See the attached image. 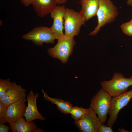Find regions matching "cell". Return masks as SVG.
Returning a JSON list of instances; mask_svg holds the SVG:
<instances>
[{
    "instance_id": "1",
    "label": "cell",
    "mask_w": 132,
    "mask_h": 132,
    "mask_svg": "<svg viewBox=\"0 0 132 132\" xmlns=\"http://www.w3.org/2000/svg\"><path fill=\"white\" fill-rule=\"evenodd\" d=\"M117 7L111 0H99V5L96 15L98 24L94 29L88 35H96L101 28L107 24L114 22L118 14Z\"/></svg>"
},
{
    "instance_id": "2",
    "label": "cell",
    "mask_w": 132,
    "mask_h": 132,
    "mask_svg": "<svg viewBox=\"0 0 132 132\" xmlns=\"http://www.w3.org/2000/svg\"><path fill=\"white\" fill-rule=\"evenodd\" d=\"M100 85L101 88L112 97H114L126 92L132 85V76L126 78L121 73L115 72L111 80L101 82Z\"/></svg>"
},
{
    "instance_id": "3",
    "label": "cell",
    "mask_w": 132,
    "mask_h": 132,
    "mask_svg": "<svg viewBox=\"0 0 132 132\" xmlns=\"http://www.w3.org/2000/svg\"><path fill=\"white\" fill-rule=\"evenodd\" d=\"M76 44L74 37L64 35L58 39L57 43L54 47L48 49L47 52L52 58H57L62 63L65 64L72 54Z\"/></svg>"
},
{
    "instance_id": "4",
    "label": "cell",
    "mask_w": 132,
    "mask_h": 132,
    "mask_svg": "<svg viewBox=\"0 0 132 132\" xmlns=\"http://www.w3.org/2000/svg\"><path fill=\"white\" fill-rule=\"evenodd\" d=\"M112 97L102 88L100 89L91 100L90 107L94 110L104 124L109 113Z\"/></svg>"
},
{
    "instance_id": "5",
    "label": "cell",
    "mask_w": 132,
    "mask_h": 132,
    "mask_svg": "<svg viewBox=\"0 0 132 132\" xmlns=\"http://www.w3.org/2000/svg\"><path fill=\"white\" fill-rule=\"evenodd\" d=\"M63 19L64 35L70 37L78 35L81 27L86 22L79 12L68 8H66Z\"/></svg>"
},
{
    "instance_id": "6",
    "label": "cell",
    "mask_w": 132,
    "mask_h": 132,
    "mask_svg": "<svg viewBox=\"0 0 132 132\" xmlns=\"http://www.w3.org/2000/svg\"><path fill=\"white\" fill-rule=\"evenodd\" d=\"M22 37L24 39L32 41L37 46H42L43 43L53 44L55 39L50 28L39 26L33 28Z\"/></svg>"
},
{
    "instance_id": "7",
    "label": "cell",
    "mask_w": 132,
    "mask_h": 132,
    "mask_svg": "<svg viewBox=\"0 0 132 132\" xmlns=\"http://www.w3.org/2000/svg\"><path fill=\"white\" fill-rule=\"evenodd\" d=\"M75 124L79 131L82 132H98L101 123L94 110L91 107L80 119L75 121Z\"/></svg>"
},
{
    "instance_id": "8",
    "label": "cell",
    "mask_w": 132,
    "mask_h": 132,
    "mask_svg": "<svg viewBox=\"0 0 132 132\" xmlns=\"http://www.w3.org/2000/svg\"><path fill=\"white\" fill-rule=\"evenodd\" d=\"M132 98V89L130 91L111 98L109 113V117L106 125L112 126L116 122L121 110L126 106Z\"/></svg>"
},
{
    "instance_id": "9",
    "label": "cell",
    "mask_w": 132,
    "mask_h": 132,
    "mask_svg": "<svg viewBox=\"0 0 132 132\" xmlns=\"http://www.w3.org/2000/svg\"><path fill=\"white\" fill-rule=\"evenodd\" d=\"M64 5L57 6L50 13L51 18L53 20V24L50 28L55 39H58L64 36L63 17L65 11Z\"/></svg>"
},
{
    "instance_id": "10",
    "label": "cell",
    "mask_w": 132,
    "mask_h": 132,
    "mask_svg": "<svg viewBox=\"0 0 132 132\" xmlns=\"http://www.w3.org/2000/svg\"><path fill=\"white\" fill-rule=\"evenodd\" d=\"M24 97L9 105L7 108L5 122L12 123L16 122L24 116L27 106L25 103L27 100Z\"/></svg>"
},
{
    "instance_id": "11",
    "label": "cell",
    "mask_w": 132,
    "mask_h": 132,
    "mask_svg": "<svg viewBox=\"0 0 132 132\" xmlns=\"http://www.w3.org/2000/svg\"><path fill=\"white\" fill-rule=\"evenodd\" d=\"M39 95L36 93L35 94L31 90L26 97L28 105L26 108L24 117L27 122H31L36 119L44 121L46 119L39 112L37 108L36 99Z\"/></svg>"
},
{
    "instance_id": "12",
    "label": "cell",
    "mask_w": 132,
    "mask_h": 132,
    "mask_svg": "<svg viewBox=\"0 0 132 132\" xmlns=\"http://www.w3.org/2000/svg\"><path fill=\"white\" fill-rule=\"evenodd\" d=\"M26 90L21 85L13 82L12 86L1 98L0 101L7 106L26 96Z\"/></svg>"
},
{
    "instance_id": "13",
    "label": "cell",
    "mask_w": 132,
    "mask_h": 132,
    "mask_svg": "<svg viewBox=\"0 0 132 132\" xmlns=\"http://www.w3.org/2000/svg\"><path fill=\"white\" fill-rule=\"evenodd\" d=\"M56 4V0H34L32 5L38 16L43 17L50 13Z\"/></svg>"
},
{
    "instance_id": "14",
    "label": "cell",
    "mask_w": 132,
    "mask_h": 132,
    "mask_svg": "<svg viewBox=\"0 0 132 132\" xmlns=\"http://www.w3.org/2000/svg\"><path fill=\"white\" fill-rule=\"evenodd\" d=\"M99 0H80L81 8L79 12L86 21L96 14Z\"/></svg>"
},
{
    "instance_id": "15",
    "label": "cell",
    "mask_w": 132,
    "mask_h": 132,
    "mask_svg": "<svg viewBox=\"0 0 132 132\" xmlns=\"http://www.w3.org/2000/svg\"><path fill=\"white\" fill-rule=\"evenodd\" d=\"M23 117L16 122L9 123L13 132H34L37 126L33 121L27 122Z\"/></svg>"
},
{
    "instance_id": "16",
    "label": "cell",
    "mask_w": 132,
    "mask_h": 132,
    "mask_svg": "<svg viewBox=\"0 0 132 132\" xmlns=\"http://www.w3.org/2000/svg\"><path fill=\"white\" fill-rule=\"evenodd\" d=\"M41 91L44 95V99L55 104L57 109L63 113L68 114L70 113L72 104L68 101H65L60 99L52 98L49 97L42 88Z\"/></svg>"
},
{
    "instance_id": "17",
    "label": "cell",
    "mask_w": 132,
    "mask_h": 132,
    "mask_svg": "<svg viewBox=\"0 0 132 132\" xmlns=\"http://www.w3.org/2000/svg\"><path fill=\"white\" fill-rule=\"evenodd\" d=\"M87 109L82 107H79L77 106H72L70 114L72 117L75 121L80 119L85 113Z\"/></svg>"
},
{
    "instance_id": "18",
    "label": "cell",
    "mask_w": 132,
    "mask_h": 132,
    "mask_svg": "<svg viewBox=\"0 0 132 132\" xmlns=\"http://www.w3.org/2000/svg\"><path fill=\"white\" fill-rule=\"evenodd\" d=\"M12 83L9 78L6 79H0V99L11 88Z\"/></svg>"
},
{
    "instance_id": "19",
    "label": "cell",
    "mask_w": 132,
    "mask_h": 132,
    "mask_svg": "<svg viewBox=\"0 0 132 132\" xmlns=\"http://www.w3.org/2000/svg\"><path fill=\"white\" fill-rule=\"evenodd\" d=\"M121 28L125 34L128 36H132V22L130 21L122 24L121 25Z\"/></svg>"
},
{
    "instance_id": "20",
    "label": "cell",
    "mask_w": 132,
    "mask_h": 132,
    "mask_svg": "<svg viewBox=\"0 0 132 132\" xmlns=\"http://www.w3.org/2000/svg\"><path fill=\"white\" fill-rule=\"evenodd\" d=\"M8 107L0 101V123H5L4 120L6 115Z\"/></svg>"
},
{
    "instance_id": "21",
    "label": "cell",
    "mask_w": 132,
    "mask_h": 132,
    "mask_svg": "<svg viewBox=\"0 0 132 132\" xmlns=\"http://www.w3.org/2000/svg\"><path fill=\"white\" fill-rule=\"evenodd\" d=\"M112 126H108L101 124L100 125L98 132H113Z\"/></svg>"
},
{
    "instance_id": "22",
    "label": "cell",
    "mask_w": 132,
    "mask_h": 132,
    "mask_svg": "<svg viewBox=\"0 0 132 132\" xmlns=\"http://www.w3.org/2000/svg\"><path fill=\"white\" fill-rule=\"evenodd\" d=\"M10 129V126L8 125H6L4 123H0V132H8Z\"/></svg>"
},
{
    "instance_id": "23",
    "label": "cell",
    "mask_w": 132,
    "mask_h": 132,
    "mask_svg": "<svg viewBox=\"0 0 132 132\" xmlns=\"http://www.w3.org/2000/svg\"><path fill=\"white\" fill-rule=\"evenodd\" d=\"M34 0H20L21 3L26 7L32 4Z\"/></svg>"
},
{
    "instance_id": "24",
    "label": "cell",
    "mask_w": 132,
    "mask_h": 132,
    "mask_svg": "<svg viewBox=\"0 0 132 132\" xmlns=\"http://www.w3.org/2000/svg\"><path fill=\"white\" fill-rule=\"evenodd\" d=\"M44 132V131L42 130L41 129L37 127L36 129L34 132Z\"/></svg>"
},
{
    "instance_id": "25",
    "label": "cell",
    "mask_w": 132,
    "mask_h": 132,
    "mask_svg": "<svg viewBox=\"0 0 132 132\" xmlns=\"http://www.w3.org/2000/svg\"><path fill=\"white\" fill-rule=\"evenodd\" d=\"M127 4L128 5L130 6L132 5V0H127Z\"/></svg>"
},
{
    "instance_id": "26",
    "label": "cell",
    "mask_w": 132,
    "mask_h": 132,
    "mask_svg": "<svg viewBox=\"0 0 132 132\" xmlns=\"http://www.w3.org/2000/svg\"><path fill=\"white\" fill-rule=\"evenodd\" d=\"M67 0H61L60 3L61 4L65 3L67 1Z\"/></svg>"
},
{
    "instance_id": "27",
    "label": "cell",
    "mask_w": 132,
    "mask_h": 132,
    "mask_svg": "<svg viewBox=\"0 0 132 132\" xmlns=\"http://www.w3.org/2000/svg\"><path fill=\"white\" fill-rule=\"evenodd\" d=\"M56 1L57 4L58 5H60L61 4L60 3L61 0H56Z\"/></svg>"
},
{
    "instance_id": "28",
    "label": "cell",
    "mask_w": 132,
    "mask_h": 132,
    "mask_svg": "<svg viewBox=\"0 0 132 132\" xmlns=\"http://www.w3.org/2000/svg\"><path fill=\"white\" fill-rule=\"evenodd\" d=\"M130 21L132 22V18Z\"/></svg>"
}]
</instances>
